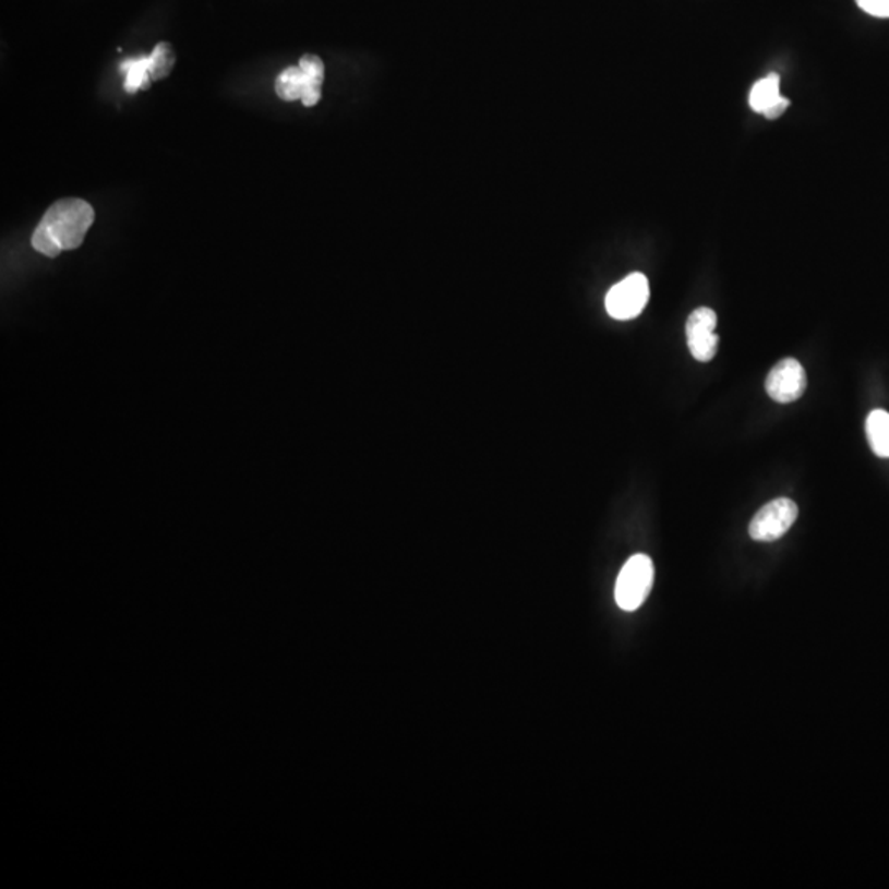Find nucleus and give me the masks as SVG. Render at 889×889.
<instances>
[{
    "mask_svg": "<svg viewBox=\"0 0 889 889\" xmlns=\"http://www.w3.org/2000/svg\"><path fill=\"white\" fill-rule=\"evenodd\" d=\"M93 223L95 209L89 203L80 199L60 200L47 209L38 223L32 236V245L47 257H57L63 251L80 248Z\"/></svg>",
    "mask_w": 889,
    "mask_h": 889,
    "instance_id": "nucleus-1",
    "label": "nucleus"
},
{
    "mask_svg": "<svg viewBox=\"0 0 889 889\" xmlns=\"http://www.w3.org/2000/svg\"><path fill=\"white\" fill-rule=\"evenodd\" d=\"M325 81V64L316 55H303L297 67L287 68L276 80V93L284 101H302L307 108L319 105Z\"/></svg>",
    "mask_w": 889,
    "mask_h": 889,
    "instance_id": "nucleus-2",
    "label": "nucleus"
},
{
    "mask_svg": "<svg viewBox=\"0 0 889 889\" xmlns=\"http://www.w3.org/2000/svg\"><path fill=\"white\" fill-rule=\"evenodd\" d=\"M654 584V565L645 554L633 555L617 575L614 598L617 606L625 611H636L642 606Z\"/></svg>",
    "mask_w": 889,
    "mask_h": 889,
    "instance_id": "nucleus-3",
    "label": "nucleus"
},
{
    "mask_svg": "<svg viewBox=\"0 0 889 889\" xmlns=\"http://www.w3.org/2000/svg\"><path fill=\"white\" fill-rule=\"evenodd\" d=\"M649 280L645 274L635 273L611 287L604 305L614 320H633L641 315L648 305Z\"/></svg>",
    "mask_w": 889,
    "mask_h": 889,
    "instance_id": "nucleus-4",
    "label": "nucleus"
},
{
    "mask_svg": "<svg viewBox=\"0 0 889 889\" xmlns=\"http://www.w3.org/2000/svg\"><path fill=\"white\" fill-rule=\"evenodd\" d=\"M798 516V507L789 497H778L762 506L749 524L753 541L774 542L781 539Z\"/></svg>",
    "mask_w": 889,
    "mask_h": 889,
    "instance_id": "nucleus-5",
    "label": "nucleus"
},
{
    "mask_svg": "<svg viewBox=\"0 0 889 889\" xmlns=\"http://www.w3.org/2000/svg\"><path fill=\"white\" fill-rule=\"evenodd\" d=\"M717 313L707 307L694 310L688 316L685 333H687V345L692 356L700 363H708L713 360L719 349V336H717Z\"/></svg>",
    "mask_w": 889,
    "mask_h": 889,
    "instance_id": "nucleus-6",
    "label": "nucleus"
},
{
    "mask_svg": "<svg viewBox=\"0 0 889 889\" xmlns=\"http://www.w3.org/2000/svg\"><path fill=\"white\" fill-rule=\"evenodd\" d=\"M806 386V371L794 358L779 361L766 380V393L779 404H791L801 399Z\"/></svg>",
    "mask_w": 889,
    "mask_h": 889,
    "instance_id": "nucleus-7",
    "label": "nucleus"
},
{
    "mask_svg": "<svg viewBox=\"0 0 889 889\" xmlns=\"http://www.w3.org/2000/svg\"><path fill=\"white\" fill-rule=\"evenodd\" d=\"M119 70L124 76V89L129 95H134V93L147 89L151 86V55L148 57L129 58V60H124L119 64Z\"/></svg>",
    "mask_w": 889,
    "mask_h": 889,
    "instance_id": "nucleus-8",
    "label": "nucleus"
},
{
    "mask_svg": "<svg viewBox=\"0 0 889 889\" xmlns=\"http://www.w3.org/2000/svg\"><path fill=\"white\" fill-rule=\"evenodd\" d=\"M866 436L869 447L879 458H889V413L886 410H873L866 419Z\"/></svg>",
    "mask_w": 889,
    "mask_h": 889,
    "instance_id": "nucleus-9",
    "label": "nucleus"
},
{
    "mask_svg": "<svg viewBox=\"0 0 889 889\" xmlns=\"http://www.w3.org/2000/svg\"><path fill=\"white\" fill-rule=\"evenodd\" d=\"M779 83H781V80H779L778 74L771 73L753 86L752 93H749V106H752L753 111L762 115L766 109L771 108L781 98Z\"/></svg>",
    "mask_w": 889,
    "mask_h": 889,
    "instance_id": "nucleus-10",
    "label": "nucleus"
},
{
    "mask_svg": "<svg viewBox=\"0 0 889 889\" xmlns=\"http://www.w3.org/2000/svg\"><path fill=\"white\" fill-rule=\"evenodd\" d=\"M152 58V81L161 80L170 74L175 64V53L170 44H158L151 53Z\"/></svg>",
    "mask_w": 889,
    "mask_h": 889,
    "instance_id": "nucleus-11",
    "label": "nucleus"
},
{
    "mask_svg": "<svg viewBox=\"0 0 889 889\" xmlns=\"http://www.w3.org/2000/svg\"><path fill=\"white\" fill-rule=\"evenodd\" d=\"M856 4L873 17L889 19V0H856Z\"/></svg>",
    "mask_w": 889,
    "mask_h": 889,
    "instance_id": "nucleus-12",
    "label": "nucleus"
},
{
    "mask_svg": "<svg viewBox=\"0 0 889 889\" xmlns=\"http://www.w3.org/2000/svg\"><path fill=\"white\" fill-rule=\"evenodd\" d=\"M788 108L789 99L782 98L781 96V98H779L778 101H776L774 105L771 106V108L766 109V111L762 112V115H765L766 118L768 119H778L781 118L782 115H784V111Z\"/></svg>",
    "mask_w": 889,
    "mask_h": 889,
    "instance_id": "nucleus-13",
    "label": "nucleus"
}]
</instances>
